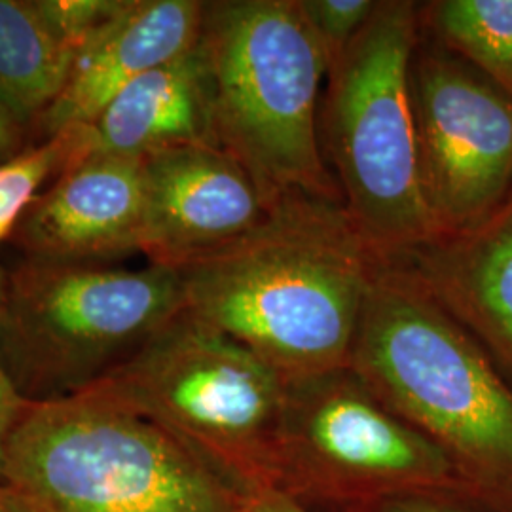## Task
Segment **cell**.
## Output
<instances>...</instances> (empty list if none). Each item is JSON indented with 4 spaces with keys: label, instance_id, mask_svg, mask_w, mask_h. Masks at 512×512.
Instances as JSON below:
<instances>
[{
    "label": "cell",
    "instance_id": "9",
    "mask_svg": "<svg viewBox=\"0 0 512 512\" xmlns=\"http://www.w3.org/2000/svg\"><path fill=\"white\" fill-rule=\"evenodd\" d=\"M423 200L437 238L512 194V99L421 29L410 63Z\"/></svg>",
    "mask_w": 512,
    "mask_h": 512
},
{
    "label": "cell",
    "instance_id": "18",
    "mask_svg": "<svg viewBox=\"0 0 512 512\" xmlns=\"http://www.w3.org/2000/svg\"><path fill=\"white\" fill-rule=\"evenodd\" d=\"M129 0H33L55 40L76 59L124 14Z\"/></svg>",
    "mask_w": 512,
    "mask_h": 512
},
{
    "label": "cell",
    "instance_id": "6",
    "mask_svg": "<svg viewBox=\"0 0 512 512\" xmlns=\"http://www.w3.org/2000/svg\"><path fill=\"white\" fill-rule=\"evenodd\" d=\"M6 480L35 512H249L160 427L88 393L31 403Z\"/></svg>",
    "mask_w": 512,
    "mask_h": 512
},
{
    "label": "cell",
    "instance_id": "4",
    "mask_svg": "<svg viewBox=\"0 0 512 512\" xmlns=\"http://www.w3.org/2000/svg\"><path fill=\"white\" fill-rule=\"evenodd\" d=\"M82 393L160 427L245 503L279 492L287 380L190 311Z\"/></svg>",
    "mask_w": 512,
    "mask_h": 512
},
{
    "label": "cell",
    "instance_id": "16",
    "mask_svg": "<svg viewBox=\"0 0 512 512\" xmlns=\"http://www.w3.org/2000/svg\"><path fill=\"white\" fill-rule=\"evenodd\" d=\"M420 23L512 99V0L421 2Z\"/></svg>",
    "mask_w": 512,
    "mask_h": 512
},
{
    "label": "cell",
    "instance_id": "22",
    "mask_svg": "<svg viewBox=\"0 0 512 512\" xmlns=\"http://www.w3.org/2000/svg\"><path fill=\"white\" fill-rule=\"evenodd\" d=\"M29 126L0 101V162L16 156L25 147Z\"/></svg>",
    "mask_w": 512,
    "mask_h": 512
},
{
    "label": "cell",
    "instance_id": "2",
    "mask_svg": "<svg viewBox=\"0 0 512 512\" xmlns=\"http://www.w3.org/2000/svg\"><path fill=\"white\" fill-rule=\"evenodd\" d=\"M348 366L452 461L475 507L512 512V387L397 258L376 262Z\"/></svg>",
    "mask_w": 512,
    "mask_h": 512
},
{
    "label": "cell",
    "instance_id": "3",
    "mask_svg": "<svg viewBox=\"0 0 512 512\" xmlns=\"http://www.w3.org/2000/svg\"><path fill=\"white\" fill-rule=\"evenodd\" d=\"M200 42L220 148L247 171L266 207L294 192L342 202L319 135L329 57L298 2H205Z\"/></svg>",
    "mask_w": 512,
    "mask_h": 512
},
{
    "label": "cell",
    "instance_id": "12",
    "mask_svg": "<svg viewBox=\"0 0 512 512\" xmlns=\"http://www.w3.org/2000/svg\"><path fill=\"white\" fill-rule=\"evenodd\" d=\"M512 387V194L486 219L399 256Z\"/></svg>",
    "mask_w": 512,
    "mask_h": 512
},
{
    "label": "cell",
    "instance_id": "20",
    "mask_svg": "<svg viewBox=\"0 0 512 512\" xmlns=\"http://www.w3.org/2000/svg\"><path fill=\"white\" fill-rule=\"evenodd\" d=\"M2 289H4V270H0V306H2ZM31 403L21 395L16 384L12 382L4 361L0 357V480H6V463H8V446L18 429L19 421Z\"/></svg>",
    "mask_w": 512,
    "mask_h": 512
},
{
    "label": "cell",
    "instance_id": "24",
    "mask_svg": "<svg viewBox=\"0 0 512 512\" xmlns=\"http://www.w3.org/2000/svg\"><path fill=\"white\" fill-rule=\"evenodd\" d=\"M0 512H35L27 499L8 482L0 480Z\"/></svg>",
    "mask_w": 512,
    "mask_h": 512
},
{
    "label": "cell",
    "instance_id": "19",
    "mask_svg": "<svg viewBox=\"0 0 512 512\" xmlns=\"http://www.w3.org/2000/svg\"><path fill=\"white\" fill-rule=\"evenodd\" d=\"M332 65L361 35L380 0H296Z\"/></svg>",
    "mask_w": 512,
    "mask_h": 512
},
{
    "label": "cell",
    "instance_id": "5",
    "mask_svg": "<svg viewBox=\"0 0 512 512\" xmlns=\"http://www.w3.org/2000/svg\"><path fill=\"white\" fill-rule=\"evenodd\" d=\"M420 2L382 0L361 35L329 67L319 112L325 160L342 202L378 258L437 238L423 200L410 63Z\"/></svg>",
    "mask_w": 512,
    "mask_h": 512
},
{
    "label": "cell",
    "instance_id": "17",
    "mask_svg": "<svg viewBox=\"0 0 512 512\" xmlns=\"http://www.w3.org/2000/svg\"><path fill=\"white\" fill-rule=\"evenodd\" d=\"M88 154H92L90 126H71L0 162V243L10 239L37 200L40 186Z\"/></svg>",
    "mask_w": 512,
    "mask_h": 512
},
{
    "label": "cell",
    "instance_id": "10",
    "mask_svg": "<svg viewBox=\"0 0 512 512\" xmlns=\"http://www.w3.org/2000/svg\"><path fill=\"white\" fill-rule=\"evenodd\" d=\"M148 264L184 270L249 234L268 207L247 171L220 147H179L143 158Z\"/></svg>",
    "mask_w": 512,
    "mask_h": 512
},
{
    "label": "cell",
    "instance_id": "23",
    "mask_svg": "<svg viewBox=\"0 0 512 512\" xmlns=\"http://www.w3.org/2000/svg\"><path fill=\"white\" fill-rule=\"evenodd\" d=\"M245 505L249 512H315L281 492H264L249 499Z\"/></svg>",
    "mask_w": 512,
    "mask_h": 512
},
{
    "label": "cell",
    "instance_id": "8",
    "mask_svg": "<svg viewBox=\"0 0 512 512\" xmlns=\"http://www.w3.org/2000/svg\"><path fill=\"white\" fill-rule=\"evenodd\" d=\"M279 492L300 505L370 509L429 497L473 505L452 461L349 368L287 380Z\"/></svg>",
    "mask_w": 512,
    "mask_h": 512
},
{
    "label": "cell",
    "instance_id": "1",
    "mask_svg": "<svg viewBox=\"0 0 512 512\" xmlns=\"http://www.w3.org/2000/svg\"><path fill=\"white\" fill-rule=\"evenodd\" d=\"M378 260L344 202L294 192L179 272L186 310L298 380L348 366Z\"/></svg>",
    "mask_w": 512,
    "mask_h": 512
},
{
    "label": "cell",
    "instance_id": "15",
    "mask_svg": "<svg viewBox=\"0 0 512 512\" xmlns=\"http://www.w3.org/2000/svg\"><path fill=\"white\" fill-rule=\"evenodd\" d=\"M73 63L33 0H0V101L23 124L35 128L63 90Z\"/></svg>",
    "mask_w": 512,
    "mask_h": 512
},
{
    "label": "cell",
    "instance_id": "21",
    "mask_svg": "<svg viewBox=\"0 0 512 512\" xmlns=\"http://www.w3.org/2000/svg\"><path fill=\"white\" fill-rule=\"evenodd\" d=\"M359 512H484L478 507L448 501V499H429V497H408V499H393L370 509Z\"/></svg>",
    "mask_w": 512,
    "mask_h": 512
},
{
    "label": "cell",
    "instance_id": "13",
    "mask_svg": "<svg viewBox=\"0 0 512 512\" xmlns=\"http://www.w3.org/2000/svg\"><path fill=\"white\" fill-rule=\"evenodd\" d=\"M203 10L198 0H129L109 31L74 59L63 90L35 124L42 139L92 124L133 80L188 52L200 40Z\"/></svg>",
    "mask_w": 512,
    "mask_h": 512
},
{
    "label": "cell",
    "instance_id": "7",
    "mask_svg": "<svg viewBox=\"0 0 512 512\" xmlns=\"http://www.w3.org/2000/svg\"><path fill=\"white\" fill-rule=\"evenodd\" d=\"M186 310L179 270L25 258L4 272L0 357L29 403L103 380Z\"/></svg>",
    "mask_w": 512,
    "mask_h": 512
},
{
    "label": "cell",
    "instance_id": "14",
    "mask_svg": "<svg viewBox=\"0 0 512 512\" xmlns=\"http://www.w3.org/2000/svg\"><path fill=\"white\" fill-rule=\"evenodd\" d=\"M88 126L92 154L143 160L169 148L220 147L202 42L133 80Z\"/></svg>",
    "mask_w": 512,
    "mask_h": 512
},
{
    "label": "cell",
    "instance_id": "11",
    "mask_svg": "<svg viewBox=\"0 0 512 512\" xmlns=\"http://www.w3.org/2000/svg\"><path fill=\"white\" fill-rule=\"evenodd\" d=\"M143 160L88 154L40 194L10 239L25 258L105 264L141 253Z\"/></svg>",
    "mask_w": 512,
    "mask_h": 512
}]
</instances>
